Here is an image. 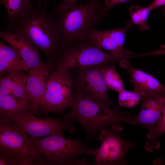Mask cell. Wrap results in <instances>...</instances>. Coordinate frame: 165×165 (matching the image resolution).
Segmentation results:
<instances>
[{"label": "cell", "mask_w": 165, "mask_h": 165, "mask_svg": "<svg viewBox=\"0 0 165 165\" xmlns=\"http://www.w3.org/2000/svg\"><path fill=\"white\" fill-rule=\"evenodd\" d=\"M42 1L37 0L30 11L5 27V31L20 35L55 63L64 49L63 35L57 20Z\"/></svg>", "instance_id": "1"}, {"label": "cell", "mask_w": 165, "mask_h": 165, "mask_svg": "<svg viewBox=\"0 0 165 165\" xmlns=\"http://www.w3.org/2000/svg\"><path fill=\"white\" fill-rule=\"evenodd\" d=\"M100 0H90L84 5L77 3L61 8L57 5L51 13L57 20L63 37L64 49L89 42L95 27L108 13Z\"/></svg>", "instance_id": "2"}, {"label": "cell", "mask_w": 165, "mask_h": 165, "mask_svg": "<svg viewBox=\"0 0 165 165\" xmlns=\"http://www.w3.org/2000/svg\"><path fill=\"white\" fill-rule=\"evenodd\" d=\"M71 107L70 112L65 115L76 120L83 127L87 133L88 142L103 128L111 125L128 123L135 117L127 112L111 108L77 92L74 94Z\"/></svg>", "instance_id": "3"}, {"label": "cell", "mask_w": 165, "mask_h": 165, "mask_svg": "<svg viewBox=\"0 0 165 165\" xmlns=\"http://www.w3.org/2000/svg\"><path fill=\"white\" fill-rule=\"evenodd\" d=\"M29 138L38 155L48 165H88L86 157L77 160L76 156L85 154L95 156L98 150V148L90 149L85 147L80 138L70 139L62 134L40 138Z\"/></svg>", "instance_id": "4"}, {"label": "cell", "mask_w": 165, "mask_h": 165, "mask_svg": "<svg viewBox=\"0 0 165 165\" xmlns=\"http://www.w3.org/2000/svg\"><path fill=\"white\" fill-rule=\"evenodd\" d=\"M0 158L6 165H48L38 155L27 134L11 124L0 125Z\"/></svg>", "instance_id": "5"}, {"label": "cell", "mask_w": 165, "mask_h": 165, "mask_svg": "<svg viewBox=\"0 0 165 165\" xmlns=\"http://www.w3.org/2000/svg\"><path fill=\"white\" fill-rule=\"evenodd\" d=\"M73 81L68 70L54 69L48 80L39 108L42 112L60 113L71 107L74 98Z\"/></svg>", "instance_id": "6"}, {"label": "cell", "mask_w": 165, "mask_h": 165, "mask_svg": "<svg viewBox=\"0 0 165 165\" xmlns=\"http://www.w3.org/2000/svg\"><path fill=\"white\" fill-rule=\"evenodd\" d=\"M119 61L99 46L90 42H85L65 48L61 57L55 63L54 69L68 70L71 68L110 64Z\"/></svg>", "instance_id": "7"}, {"label": "cell", "mask_w": 165, "mask_h": 165, "mask_svg": "<svg viewBox=\"0 0 165 165\" xmlns=\"http://www.w3.org/2000/svg\"><path fill=\"white\" fill-rule=\"evenodd\" d=\"M33 113L32 111H28L16 115L10 119L11 124L35 138L63 134L65 132L73 133L75 130V121L64 115L60 119L51 118L40 119L36 117Z\"/></svg>", "instance_id": "8"}, {"label": "cell", "mask_w": 165, "mask_h": 165, "mask_svg": "<svg viewBox=\"0 0 165 165\" xmlns=\"http://www.w3.org/2000/svg\"><path fill=\"white\" fill-rule=\"evenodd\" d=\"M112 129L103 128L98 138L101 142L100 147L95 156V165H125L126 153L135 145L131 144V140L125 141L121 137V126H113Z\"/></svg>", "instance_id": "9"}, {"label": "cell", "mask_w": 165, "mask_h": 165, "mask_svg": "<svg viewBox=\"0 0 165 165\" xmlns=\"http://www.w3.org/2000/svg\"><path fill=\"white\" fill-rule=\"evenodd\" d=\"M78 68L75 81L77 93L104 105L109 107L112 106L122 111L108 98V88L100 65Z\"/></svg>", "instance_id": "10"}, {"label": "cell", "mask_w": 165, "mask_h": 165, "mask_svg": "<svg viewBox=\"0 0 165 165\" xmlns=\"http://www.w3.org/2000/svg\"><path fill=\"white\" fill-rule=\"evenodd\" d=\"M138 115L128 122L130 125H139L150 131L156 127L165 105V90L144 95Z\"/></svg>", "instance_id": "11"}, {"label": "cell", "mask_w": 165, "mask_h": 165, "mask_svg": "<svg viewBox=\"0 0 165 165\" xmlns=\"http://www.w3.org/2000/svg\"><path fill=\"white\" fill-rule=\"evenodd\" d=\"M54 68L53 63L48 61L28 72L26 90L32 104L33 112L36 115L39 112V105L48 80Z\"/></svg>", "instance_id": "12"}, {"label": "cell", "mask_w": 165, "mask_h": 165, "mask_svg": "<svg viewBox=\"0 0 165 165\" xmlns=\"http://www.w3.org/2000/svg\"><path fill=\"white\" fill-rule=\"evenodd\" d=\"M0 36L15 50L24 61L27 72L30 70L38 67L44 62L41 59L39 50L20 35L0 31Z\"/></svg>", "instance_id": "13"}, {"label": "cell", "mask_w": 165, "mask_h": 165, "mask_svg": "<svg viewBox=\"0 0 165 165\" xmlns=\"http://www.w3.org/2000/svg\"><path fill=\"white\" fill-rule=\"evenodd\" d=\"M118 62L119 65L129 73L131 82L134 86V91L143 96L165 90V86L153 75L134 68L126 58L121 59Z\"/></svg>", "instance_id": "14"}, {"label": "cell", "mask_w": 165, "mask_h": 165, "mask_svg": "<svg viewBox=\"0 0 165 165\" xmlns=\"http://www.w3.org/2000/svg\"><path fill=\"white\" fill-rule=\"evenodd\" d=\"M89 42L108 51L119 61L134 55L133 53L124 48L114 29L100 31L95 28L91 34Z\"/></svg>", "instance_id": "15"}, {"label": "cell", "mask_w": 165, "mask_h": 165, "mask_svg": "<svg viewBox=\"0 0 165 165\" xmlns=\"http://www.w3.org/2000/svg\"><path fill=\"white\" fill-rule=\"evenodd\" d=\"M28 111L33 112L31 102L0 92V125L11 124L12 117Z\"/></svg>", "instance_id": "16"}, {"label": "cell", "mask_w": 165, "mask_h": 165, "mask_svg": "<svg viewBox=\"0 0 165 165\" xmlns=\"http://www.w3.org/2000/svg\"><path fill=\"white\" fill-rule=\"evenodd\" d=\"M24 71L22 70L1 77L0 92L31 102L26 90L28 75Z\"/></svg>", "instance_id": "17"}, {"label": "cell", "mask_w": 165, "mask_h": 165, "mask_svg": "<svg viewBox=\"0 0 165 165\" xmlns=\"http://www.w3.org/2000/svg\"><path fill=\"white\" fill-rule=\"evenodd\" d=\"M23 70L27 72L26 64L20 56L11 46L0 42V75L1 77Z\"/></svg>", "instance_id": "18"}, {"label": "cell", "mask_w": 165, "mask_h": 165, "mask_svg": "<svg viewBox=\"0 0 165 165\" xmlns=\"http://www.w3.org/2000/svg\"><path fill=\"white\" fill-rule=\"evenodd\" d=\"M0 2L7 14L5 27L28 12L35 4L33 0H0Z\"/></svg>", "instance_id": "19"}, {"label": "cell", "mask_w": 165, "mask_h": 165, "mask_svg": "<svg viewBox=\"0 0 165 165\" xmlns=\"http://www.w3.org/2000/svg\"><path fill=\"white\" fill-rule=\"evenodd\" d=\"M100 66L108 89L118 93L124 89L122 79L116 70L115 64H103Z\"/></svg>", "instance_id": "20"}, {"label": "cell", "mask_w": 165, "mask_h": 165, "mask_svg": "<svg viewBox=\"0 0 165 165\" xmlns=\"http://www.w3.org/2000/svg\"><path fill=\"white\" fill-rule=\"evenodd\" d=\"M165 133V106L157 121L155 129L150 131L147 135V140L145 146V149L151 152L158 148L160 144L157 141L158 137Z\"/></svg>", "instance_id": "21"}, {"label": "cell", "mask_w": 165, "mask_h": 165, "mask_svg": "<svg viewBox=\"0 0 165 165\" xmlns=\"http://www.w3.org/2000/svg\"><path fill=\"white\" fill-rule=\"evenodd\" d=\"M151 10L148 7L134 5L130 7L129 12L133 24L137 25L141 31L148 29L147 19Z\"/></svg>", "instance_id": "22"}, {"label": "cell", "mask_w": 165, "mask_h": 165, "mask_svg": "<svg viewBox=\"0 0 165 165\" xmlns=\"http://www.w3.org/2000/svg\"><path fill=\"white\" fill-rule=\"evenodd\" d=\"M143 96L140 93L124 89L119 93L118 103L122 107L132 108L137 104Z\"/></svg>", "instance_id": "23"}, {"label": "cell", "mask_w": 165, "mask_h": 165, "mask_svg": "<svg viewBox=\"0 0 165 165\" xmlns=\"http://www.w3.org/2000/svg\"><path fill=\"white\" fill-rule=\"evenodd\" d=\"M133 0H104L103 9L104 12L108 13V11L113 7Z\"/></svg>", "instance_id": "24"}, {"label": "cell", "mask_w": 165, "mask_h": 165, "mask_svg": "<svg viewBox=\"0 0 165 165\" xmlns=\"http://www.w3.org/2000/svg\"><path fill=\"white\" fill-rule=\"evenodd\" d=\"M165 5V0H154L148 6L152 11L159 7Z\"/></svg>", "instance_id": "25"}, {"label": "cell", "mask_w": 165, "mask_h": 165, "mask_svg": "<svg viewBox=\"0 0 165 165\" xmlns=\"http://www.w3.org/2000/svg\"><path fill=\"white\" fill-rule=\"evenodd\" d=\"M78 0H63L59 4L57 5L61 8H64L68 6L76 3Z\"/></svg>", "instance_id": "26"}, {"label": "cell", "mask_w": 165, "mask_h": 165, "mask_svg": "<svg viewBox=\"0 0 165 165\" xmlns=\"http://www.w3.org/2000/svg\"><path fill=\"white\" fill-rule=\"evenodd\" d=\"M48 0H44V2H45V6H46V5L47 3V1H48Z\"/></svg>", "instance_id": "27"}]
</instances>
